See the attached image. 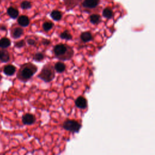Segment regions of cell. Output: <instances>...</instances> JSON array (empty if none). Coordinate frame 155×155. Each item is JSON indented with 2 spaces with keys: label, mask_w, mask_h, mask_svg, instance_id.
I'll return each mask as SVG.
<instances>
[{
  "label": "cell",
  "mask_w": 155,
  "mask_h": 155,
  "mask_svg": "<svg viewBox=\"0 0 155 155\" xmlns=\"http://www.w3.org/2000/svg\"><path fill=\"white\" fill-rule=\"evenodd\" d=\"M37 71V67L31 63L23 65L19 70L18 77L22 81H25L30 79Z\"/></svg>",
  "instance_id": "1"
},
{
  "label": "cell",
  "mask_w": 155,
  "mask_h": 155,
  "mask_svg": "<svg viewBox=\"0 0 155 155\" xmlns=\"http://www.w3.org/2000/svg\"><path fill=\"white\" fill-rule=\"evenodd\" d=\"M53 51L55 56L60 59H69L73 54L72 49L69 46L65 44L56 45L54 47Z\"/></svg>",
  "instance_id": "2"
},
{
  "label": "cell",
  "mask_w": 155,
  "mask_h": 155,
  "mask_svg": "<svg viewBox=\"0 0 155 155\" xmlns=\"http://www.w3.org/2000/svg\"><path fill=\"white\" fill-rule=\"evenodd\" d=\"M54 70L51 64H46L42 69L38 75V77L45 82H50L52 81L54 77Z\"/></svg>",
  "instance_id": "3"
},
{
  "label": "cell",
  "mask_w": 155,
  "mask_h": 155,
  "mask_svg": "<svg viewBox=\"0 0 155 155\" xmlns=\"http://www.w3.org/2000/svg\"><path fill=\"white\" fill-rule=\"evenodd\" d=\"M63 127L66 130L73 133H78L81 128V125L75 120H67L63 124Z\"/></svg>",
  "instance_id": "4"
},
{
  "label": "cell",
  "mask_w": 155,
  "mask_h": 155,
  "mask_svg": "<svg viewBox=\"0 0 155 155\" xmlns=\"http://www.w3.org/2000/svg\"><path fill=\"white\" fill-rule=\"evenodd\" d=\"M35 116L30 113L24 114L22 118V121L25 125H31L35 122Z\"/></svg>",
  "instance_id": "5"
},
{
  "label": "cell",
  "mask_w": 155,
  "mask_h": 155,
  "mask_svg": "<svg viewBox=\"0 0 155 155\" xmlns=\"http://www.w3.org/2000/svg\"><path fill=\"white\" fill-rule=\"evenodd\" d=\"M99 3V0H84L82 2V6L85 8H93L96 7Z\"/></svg>",
  "instance_id": "6"
},
{
  "label": "cell",
  "mask_w": 155,
  "mask_h": 155,
  "mask_svg": "<svg viewBox=\"0 0 155 155\" xmlns=\"http://www.w3.org/2000/svg\"><path fill=\"white\" fill-rule=\"evenodd\" d=\"M75 104L76 107L79 108H85L87 105V102L84 97L79 96L76 99Z\"/></svg>",
  "instance_id": "7"
},
{
  "label": "cell",
  "mask_w": 155,
  "mask_h": 155,
  "mask_svg": "<svg viewBox=\"0 0 155 155\" xmlns=\"http://www.w3.org/2000/svg\"><path fill=\"white\" fill-rule=\"evenodd\" d=\"M18 22L22 27H27L30 23V20L27 16L21 15L18 18Z\"/></svg>",
  "instance_id": "8"
},
{
  "label": "cell",
  "mask_w": 155,
  "mask_h": 155,
  "mask_svg": "<svg viewBox=\"0 0 155 155\" xmlns=\"http://www.w3.org/2000/svg\"><path fill=\"white\" fill-rule=\"evenodd\" d=\"M4 73L7 76H12L16 71V68L12 65H5L4 68Z\"/></svg>",
  "instance_id": "9"
},
{
  "label": "cell",
  "mask_w": 155,
  "mask_h": 155,
  "mask_svg": "<svg viewBox=\"0 0 155 155\" xmlns=\"http://www.w3.org/2000/svg\"><path fill=\"white\" fill-rule=\"evenodd\" d=\"M7 14L8 15V16L12 18V19H16L17 18V17L19 15V12L18 10L13 7H10L7 8Z\"/></svg>",
  "instance_id": "10"
},
{
  "label": "cell",
  "mask_w": 155,
  "mask_h": 155,
  "mask_svg": "<svg viewBox=\"0 0 155 155\" xmlns=\"http://www.w3.org/2000/svg\"><path fill=\"white\" fill-rule=\"evenodd\" d=\"M10 60V54L7 50H0V61L2 62H7Z\"/></svg>",
  "instance_id": "11"
},
{
  "label": "cell",
  "mask_w": 155,
  "mask_h": 155,
  "mask_svg": "<svg viewBox=\"0 0 155 155\" xmlns=\"http://www.w3.org/2000/svg\"><path fill=\"white\" fill-rule=\"evenodd\" d=\"M23 33L24 30L22 28L16 27L13 30L12 32V36L15 39H17L20 38L22 35Z\"/></svg>",
  "instance_id": "12"
},
{
  "label": "cell",
  "mask_w": 155,
  "mask_h": 155,
  "mask_svg": "<svg viewBox=\"0 0 155 155\" xmlns=\"http://www.w3.org/2000/svg\"><path fill=\"white\" fill-rule=\"evenodd\" d=\"M11 44L10 40L7 38H2L0 39V47L5 48L8 47Z\"/></svg>",
  "instance_id": "13"
},
{
  "label": "cell",
  "mask_w": 155,
  "mask_h": 155,
  "mask_svg": "<svg viewBox=\"0 0 155 155\" xmlns=\"http://www.w3.org/2000/svg\"><path fill=\"white\" fill-rule=\"evenodd\" d=\"M93 37L91 34L88 32V31H85V32H83L81 35V39L83 42H88L90 41H91Z\"/></svg>",
  "instance_id": "14"
},
{
  "label": "cell",
  "mask_w": 155,
  "mask_h": 155,
  "mask_svg": "<svg viewBox=\"0 0 155 155\" xmlns=\"http://www.w3.org/2000/svg\"><path fill=\"white\" fill-rule=\"evenodd\" d=\"M50 16L55 21H59L62 18V13L58 10H53L50 13Z\"/></svg>",
  "instance_id": "15"
},
{
  "label": "cell",
  "mask_w": 155,
  "mask_h": 155,
  "mask_svg": "<svg viewBox=\"0 0 155 155\" xmlns=\"http://www.w3.org/2000/svg\"><path fill=\"white\" fill-rule=\"evenodd\" d=\"M54 69L58 73H62L64 71L65 69V65L61 62H56L54 65Z\"/></svg>",
  "instance_id": "16"
},
{
  "label": "cell",
  "mask_w": 155,
  "mask_h": 155,
  "mask_svg": "<svg viewBox=\"0 0 155 155\" xmlns=\"http://www.w3.org/2000/svg\"><path fill=\"white\" fill-rule=\"evenodd\" d=\"M102 15L103 16L107 18V19H110L113 17V11L109 8H105L104 10H103V12H102Z\"/></svg>",
  "instance_id": "17"
},
{
  "label": "cell",
  "mask_w": 155,
  "mask_h": 155,
  "mask_svg": "<svg viewBox=\"0 0 155 155\" xmlns=\"http://www.w3.org/2000/svg\"><path fill=\"white\" fill-rule=\"evenodd\" d=\"M90 20L92 24H97L100 21V16L97 14H93L90 16Z\"/></svg>",
  "instance_id": "18"
},
{
  "label": "cell",
  "mask_w": 155,
  "mask_h": 155,
  "mask_svg": "<svg viewBox=\"0 0 155 155\" xmlns=\"http://www.w3.org/2000/svg\"><path fill=\"white\" fill-rule=\"evenodd\" d=\"M21 7L24 10L29 9L31 7V4L28 1H23L21 4Z\"/></svg>",
  "instance_id": "19"
},
{
  "label": "cell",
  "mask_w": 155,
  "mask_h": 155,
  "mask_svg": "<svg viewBox=\"0 0 155 155\" xmlns=\"http://www.w3.org/2000/svg\"><path fill=\"white\" fill-rule=\"evenodd\" d=\"M60 37L62 38V39H67V40H70L72 38V36L71 35L69 31H64V32H62L61 35H60Z\"/></svg>",
  "instance_id": "20"
},
{
  "label": "cell",
  "mask_w": 155,
  "mask_h": 155,
  "mask_svg": "<svg viewBox=\"0 0 155 155\" xmlns=\"http://www.w3.org/2000/svg\"><path fill=\"white\" fill-rule=\"evenodd\" d=\"M53 26V24L50 21H47V22H45L43 25H42V27L43 29L45 31H48L50 30H51Z\"/></svg>",
  "instance_id": "21"
},
{
  "label": "cell",
  "mask_w": 155,
  "mask_h": 155,
  "mask_svg": "<svg viewBox=\"0 0 155 155\" xmlns=\"http://www.w3.org/2000/svg\"><path fill=\"white\" fill-rule=\"evenodd\" d=\"M33 59L36 61H40L44 59V54L41 53H36L35 54Z\"/></svg>",
  "instance_id": "22"
},
{
  "label": "cell",
  "mask_w": 155,
  "mask_h": 155,
  "mask_svg": "<svg viewBox=\"0 0 155 155\" xmlns=\"http://www.w3.org/2000/svg\"><path fill=\"white\" fill-rule=\"evenodd\" d=\"M24 45H25V42L23 40L19 41L15 43V46L18 48H21V47H24Z\"/></svg>",
  "instance_id": "23"
},
{
  "label": "cell",
  "mask_w": 155,
  "mask_h": 155,
  "mask_svg": "<svg viewBox=\"0 0 155 155\" xmlns=\"http://www.w3.org/2000/svg\"><path fill=\"white\" fill-rule=\"evenodd\" d=\"M27 43L29 45H35V41L32 39H29L27 40Z\"/></svg>",
  "instance_id": "24"
},
{
  "label": "cell",
  "mask_w": 155,
  "mask_h": 155,
  "mask_svg": "<svg viewBox=\"0 0 155 155\" xmlns=\"http://www.w3.org/2000/svg\"><path fill=\"white\" fill-rule=\"evenodd\" d=\"M42 43H43V44H45V45H48V44H49V43H50V41H48V40L44 39V41H42Z\"/></svg>",
  "instance_id": "25"
},
{
  "label": "cell",
  "mask_w": 155,
  "mask_h": 155,
  "mask_svg": "<svg viewBox=\"0 0 155 155\" xmlns=\"http://www.w3.org/2000/svg\"><path fill=\"white\" fill-rule=\"evenodd\" d=\"M1 30H6V27L5 26H1V28H0Z\"/></svg>",
  "instance_id": "26"
},
{
  "label": "cell",
  "mask_w": 155,
  "mask_h": 155,
  "mask_svg": "<svg viewBox=\"0 0 155 155\" xmlns=\"http://www.w3.org/2000/svg\"><path fill=\"white\" fill-rule=\"evenodd\" d=\"M1 79H2V78H1V76L0 75V81H1Z\"/></svg>",
  "instance_id": "27"
},
{
  "label": "cell",
  "mask_w": 155,
  "mask_h": 155,
  "mask_svg": "<svg viewBox=\"0 0 155 155\" xmlns=\"http://www.w3.org/2000/svg\"><path fill=\"white\" fill-rule=\"evenodd\" d=\"M0 4H1V0H0Z\"/></svg>",
  "instance_id": "28"
},
{
  "label": "cell",
  "mask_w": 155,
  "mask_h": 155,
  "mask_svg": "<svg viewBox=\"0 0 155 155\" xmlns=\"http://www.w3.org/2000/svg\"><path fill=\"white\" fill-rule=\"evenodd\" d=\"M0 13H1V12H0Z\"/></svg>",
  "instance_id": "29"
}]
</instances>
